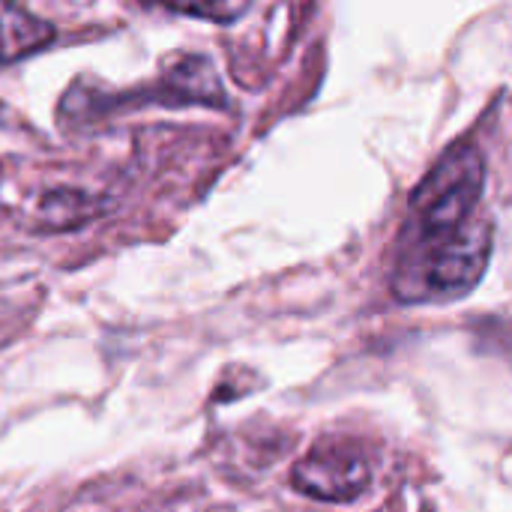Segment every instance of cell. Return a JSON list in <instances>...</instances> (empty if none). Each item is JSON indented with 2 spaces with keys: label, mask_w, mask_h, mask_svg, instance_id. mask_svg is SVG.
I'll return each mask as SVG.
<instances>
[{
  "label": "cell",
  "mask_w": 512,
  "mask_h": 512,
  "mask_svg": "<svg viewBox=\"0 0 512 512\" xmlns=\"http://www.w3.org/2000/svg\"><path fill=\"white\" fill-rule=\"evenodd\" d=\"M54 24L24 6L0 3V63L24 60L54 42Z\"/></svg>",
  "instance_id": "obj_5"
},
{
  "label": "cell",
  "mask_w": 512,
  "mask_h": 512,
  "mask_svg": "<svg viewBox=\"0 0 512 512\" xmlns=\"http://www.w3.org/2000/svg\"><path fill=\"white\" fill-rule=\"evenodd\" d=\"M486 186V162L477 147H453L414 189L405 234H441L477 216Z\"/></svg>",
  "instance_id": "obj_2"
},
{
  "label": "cell",
  "mask_w": 512,
  "mask_h": 512,
  "mask_svg": "<svg viewBox=\"0 0 512 512\" xmlns=\"http://www.w3.org/2000/svg\"><path fill=\"white\" fill-rule=\"evenodd\" d=\"M291 483L306 498L327 501V504H348L369 489L372 468L369 459L354 447L327 441L309 450L294 465Z\"/></svg>",
  "instance_id": "obj_4"
},
{
  "label": "cell",
  "mask_w": 512,
  "mask_h": 512,
  "mask_svg": "<svg viewBox=\"0 0 512 512\" xmlns=\"http://www.w3.org/2000/svg\"><path fill=\"white\" fill-rule=\"evenodd\" d=\"M171 12L180 15H195V18H210L219 24H231L240 15L249 12V3H213V6H171Z\"/></svg>",
  "instance_id": "obj_6"
},
{
  "label": "cell",
  "mask_w": 512,
  "mask_h": 512,
  "mask_svg": "<svg viewBox=\"0 0 512 512\" xmlns=\"http://www.w3.org/2000/svg\"><path fill=\"white\" fill-rule=\"evenodd\" d=\"M492 255V222L474 216L444 234H399L393 294L402 303H438L471 291Z\"/></svg>",
  "instance_id": "obj_1"
},
{
  "label": "cell",
  "mask_w": 512,
  "mask_h": 512,
  "mask_svg": "<svg viewBox=\"0 0 512 512\" xmlns=\"http://www.w3.org/2000/svg\"><path fill=\"white\" fill-rule=\"evenodd\" d=\"M75 96V102L84 105H96L99 102V117L114 114V111H126V108H138V105H207V108H225L228 96L225 87L216 75V66L210 57L204 54H186L177 63H171V69H165L162 78L144 84V87H132V90H120V93H93V96H81L69 90V99ZM90 114V117H96Z\"/></svg>",
  "instance_id": "obj_3"
}]
</instances>
